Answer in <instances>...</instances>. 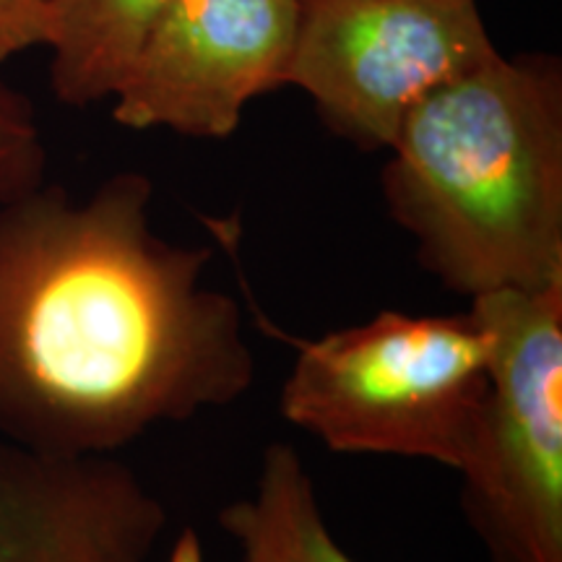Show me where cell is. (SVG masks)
Returning <instances> with one entry per match:
<instances>
[{
	"mask_svg": "<svg viewBox=\"0 0 562 562\" xmlns=\"http://www.w3.org/2000/svg\"><path fill=\"white\" fill-rule=\"evenodd\" d=\"M151 199V180L125 170L87 199L42 182L0 206L3 435L115 456L250 391L240 305L206 284L214 250L161 237Z\"/></svg>",
	"mask_w": 562,
	"mask_h": 562,
	"instance_id": "1",
	"label": "cell"
},
{
	"mask_svg": "<svg viewBox=\"0 0 562 562\" xmlns=\"http://www.w3.org/2000/svg\"><path fill=\"white\" fill-rule=\"evenodd\" d=\"M385 151V209L446 290L562 284L558 58L495 55L419 102Z\"/></svg>",
	"mask_w": 562,
	"mask_h": 562,
	"instance_id": "2",
	"label": "cell"
},
{
	"mask_svg": "<svg viewBox=\"0 0 562 562\" xmlns=\"http://www.w3.org/2000/svg\"><path fill=\"white\" fill-rule=\"evenodd\" d=\"M490 391V339L472 307L381 311L300 341L279 412L334 453L396 456L461 472Z\"/></svg>",
	"mask_w": 562,
	"mask_h": 562,
	"instance_id": "3",
	"label": "cell"
},
{
	"mask_svg": "<svg viewBox=\"0 0 562 562\" xmlns=\"http://www.w3.org/2000/svg\"><path fill=\"white\" fill-rule=\"evenodd\" d=\"M490 391L461 508L492 562H562V284L469 302Z\"/></svg>",
	"mask_w": 562,
	"mask_h": 562,
	"instance_id": "4",
	"label": "cell"
},
{
	"mask_svg": "<svg viewBox=\"0 0 562 562\" xmlns=\"http://www.w3.org/2000/svg\"><path fill=\"white\" fill-rule=\"evenodd\" d=\"M476 0H300L286 87L362 151H385L435 91L490 63Z\"/></svg>",
	"mask_w": 562,
	"mask_h": 562,
	"instance_id": "5",
	"label": "cell"
},
{
	"mask_svg": "<svg viewBox=\"0 0 562 562\" xmlns=\"http://www.w3.org/2000/svg\"><path fill=\"white\" fill-rule=\"evenodd\" d=\"M300 0H170L125 68L112 121L227 138L252 100L286 87Z\"/></svg>",
	"mask_w": 562,
	"mask_h": 562,
	"instance_id": "6",
	"label": "cell"
},
{
	"mask_svg": "<svg viewBox=\"0 0 562 562\" xmlns=\"http://www.w3.org/2000/svg\"><path fill=\"white\" fill-rule=\"evenodd\" d=\"M165 529V503L115 456L0 432V562H149Z\"/></svg>",
	"mask_w": 562,
	"mask_h": 562,
	"instance_id": "7",
	"label": "cell"
},
{
	"mask_svg": "<svg viewBox=\"0 0 562 562\" xmlns=\"http://www.w3.org/2000/svg\"><path fill=\"white\" fill-rule=\"evenodd\" d=\"M243 562H357L336 542L297 451L273 442L252 492L220 513Z\"/></svg>",
	"mask_w": 562,
	"mask_h": 562,
	"instance_id": "8",
	"label": "cell"
},
{
	"mask_svg": "<svg viewBox=\"0 0 562 562\" xmlns=\"http://www.w3.org/2000/svg\"><path fill=\"white\" fill-rule=\"evenodd\" d=\"M170 0H53L50 89L66 108L110 102L157 13Z\"/></svg>",
	"mask_w": 562,
	"mask_h": 562,
	"instance_id": "9",
	"label": "cell"
},
{
	"mask_svg": "<svg viewBox=\"0 0 562 562\" xmlns=\"http://www.w3.org/2000/svg\"><path fill=\"white\" fill-rule=\"evenodd\" d=\"M47 151L34 104L0 81V206L45 182Z\"/></svg>",
	"mask_w": 562,
	"mask_h": 562,
	"instance_id": "10",
	"label": "cell"
},
{
	"mask_svg": "<svg viewBox=\"0 0 562 562\" xmlns=\"http://www.w3.org/2000/svg\"><path fill=\"white\" fill-rule=\"evenodd\" d=\"M53 0H0V63L47 47Z\"/></svg>",
	"mask_w": 562,
	"mask_h": 562,
	"instance_id": "11",
	"label": "cell"
}]
</instances>
